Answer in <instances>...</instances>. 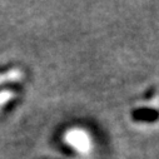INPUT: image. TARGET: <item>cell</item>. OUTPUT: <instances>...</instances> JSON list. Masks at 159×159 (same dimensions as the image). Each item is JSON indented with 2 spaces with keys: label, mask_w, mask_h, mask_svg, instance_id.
Returning <instances> with one entry per match:
<instances>
[{
  "label": "cell",
  "mask_w": 159,
  "mask_h": 159,
  "mask_svg": "<svg viewBox=\"0 0 159 159\" xmlns=\"http://www.w3.org/2000/svg\"><path fill=\"white\" fill-rule=\"evenodd\" d=\"M64 142L73 148L75 152L79 153H87L90 149V138L87 132L83 129H69L64 134Z\"/></svg>",
  "instance_id": "1"
},
{
  "label": "cell",
  "mask_w": 159,
  "mask_h": 159,
  "mask_svg": "<svg viewBox=\"0 0 159 159\" xmlns=\"http://www.w3.org/2000/svg\"><path fill=\"white\" fill-rule=\"evenodd\" d=\"M16 97H18V93L15 90H13V89H3V90H0V111H2V109L7 104H9Z\"/></svg>",
  "instance_id": "3"
},
{
  "label": "cell",
  "mask_w": 159,
  "mask_h": 159,
  "mask_svg": "<svg viewBox=\"0 0 159 159\" xmlns=\"http://www.w3.org/2000/svg\"><path fill=\"white\" fill-rule=\"evenodd\" d=\"M24 78V71L20 68H11L3 73H0V87L9 83L20 82Z\"/></svg>",
  "instance_id": "2"
}]
</instances>
